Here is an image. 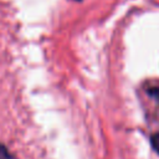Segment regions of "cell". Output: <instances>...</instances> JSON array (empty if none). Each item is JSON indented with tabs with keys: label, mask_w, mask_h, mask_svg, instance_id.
Listing matches in <instances>:
<instances>
[{
	"label": "cell",
	"mask_w": 159,
	"mask_h": 159,
	"mask_svg": "<svg viewBox=\"0 0 159 159\" xmlns=\"http://www.w3.org/2000/svg\"><path fill=\"white\" fill-rule=\"evenodd\" d=\"M0 159H11L10 153L7 152V149L0 144Z\"/></svg>",
	"instance_id": "cell-1"
},
{
	"label": "cell",
	"mask_w": 159,
	"mask_h": 159,
	"mask_svg": "<svg viewBox=\"0 0 159 159\" xmlns=\"http://www.w3.org/2000/svg\"><path fill=\"white\" fill-rule=\"evenodd\" d=\"M152 145H153V148L159 153V133H157V134H154V135L152 137Z\"/></svg>",
	"instance_id": "cell-2"
},
{
	"label": "cell",
	"mask_w": 159,
	"mask_h": 159,
	"mask_svg": "<svg viewBox=\"0 0 159 159\" xmlns=\"http://www.w3.org/2000/svg\"><path fill=\"white\" fill-rule=\"evenodd\" d=\"M149 92H150V94L159 102V88H153V89H150Z\"/></svg>",
	"instance_id": "cell-3"
}]
</instances>
